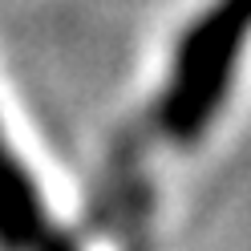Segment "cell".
I'll use <instances>...</instances> for the list:
<instances>
[{"label":"cell","mask_w":251,"mask_h":251,"mask_svg":"<svg viewBox=\"0 0 251 251\" xmlns=\"http://www.w3.org/2000/svg\"><path fill=\"white\" fill-rule=\"evenodd\" d=\"M247 28L251 0H215V8L186 33L162 98V118L175 134H191L211 118L227 85V73L247 41Z\"/></svg>","instance_id":"obj_1"}]
</instances>
